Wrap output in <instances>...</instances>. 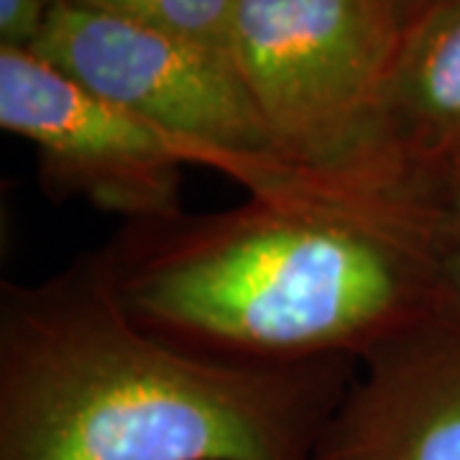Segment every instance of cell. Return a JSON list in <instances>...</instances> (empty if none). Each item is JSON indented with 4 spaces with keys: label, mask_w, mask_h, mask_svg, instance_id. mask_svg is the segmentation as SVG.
<instances>
[{
    "label": "cell",
    "mask_w": 460,
    "mask_h": 460,
    "mask_svg": "<svg viewBox=\"0 0 460 460\" xmlns=\"http://www.w3.org/2000/svg\"><path fill=\"white\" fill-rule=\"evenodd\" d=\"M0 126L36 148L51 198H80L126 223L184 213L181 169L195 164L192 151L31 49L0 47Z\"/></svg>",
    "instance_id": "cell-5"
},
{
    "label": "cell",
    "mask_w": 460,
    "mask_h": 460,
    "mask_svg": "<svg viewBox=\"0 0 460 460\" xmlns=\"http://www.w3.org/2000/svg\"><path fill=\"white\" fill-rule=\"evenodd\" d=\"M402 33L396 0H235L230 54L292 164L428 195L381 136V100Z\"/></svg>",
    "instance_id": "cell-3"
},
{
    "label": "cell",
    "mask_w": 460,
    "mask_h": 460,
    "mask_svg": "<svg viewBox=\"0 0 460 460\" xmlns=\"http://www.w3.org/2000/svg\"><path fill=\"white\" fill-rule=\"evenodd\" d=\"M428 187L435 210V253L447 295L460 307V148L429 172Z\"/></svg>",
    "instance_id": "cell-9"
},
{
    "label": "cell",
    "mask_w": 460,
    "mask_h": 460,
    "mask_svg": "<svg viewBox=\"0 0 460 460\" xmlns=\"http://www.w3.org/2000/svg\"><path fill=\"white\" fill-rule=\"evenodd\" d=\"M49 8L51 0H0V47L31 49Z\"/></svg>",
    "instance_id": "cell-10"
},
{
    "label": "cell",
    "mask_w": 460,
    "mask_h": 460,
    "mask_svg": "<svg viewBox=\"0 0 460 460\" xmlns=\"http://www.w3.org/2000/svg\"><path fill=\"white\" fill-rule=\"evenodd\" d=\"M381 136L396 166L422 184L460 148V0H440L404 23L381 100Z\"/></svg>",
    "instance_id": "cell-7"
},
{
    "label": "cell",
    "mask_w": 460,
    "mask_h": 460,
    "mask_svg": "<svg viewBox=\"0 0 460 460\" xmlns=\"http://www.w3.org/2000/svg\"><path fill=\"white\" fill-rule=\"evenodd\" d=\"M399 3V11H402V18H404V23L414 18L417 13H422L425 8L429 5H435V3H440V0H396Z\"/></svg>",
    "instance_id": "cell-11"
},
{
    "label": "cell",
    "mask_w": 460,
    "mask_h": 460,
    "mask_svg": "<svg viewBox=\"0 0 460 460\" xmlns=\"http://www.w3.org/2000/svg\"><path fill=\"white\" fill-rule=\"evenodd\" d=\"M358 366L313 460H460V307L396 330Z\"/></svg>",
    "instance_id": "cell-6"
},
{
    "label": "cell",
    "mask_w": 460,
    "mask_h": 460,
    "mask_svg": "<svg viewBox=\"0 0 460 460\" xmlns=\"http://www.w3.org/2000/svg\"><path fill=\"white\" fill-rule=\"evenodd\" d=\"M95 253L141 328L217 361H358L453 302L432 199L341 181L126 223Z\"/></svg>",
    "instance_id": "cell-1"
},
{
    "label": "cell",
    "mask_w": 460,
    "mask_h": 460,
    "mask_svg": "<svg viewBox=\"0 0 460 460\" xmlns=\"http://www.w3.org/2000/svg\"><path fill=\"white\" fill-rule=\"evenodd\" d=\"M356 358L233 363L144 330L84 253L0 289V460H313Z\"/></svg>",
    "instance_id": "cell-2"
},
{
    "label": "cell",
    "mask_w": 460,
    "mask_h": 460,
    "mask_svg": "<svg viewBox=\"0 0 460 460\" xmlns=\"http://www.w3.org/2000/svg\"><path fill=\"white\" fill-rule=\"evenodd\" d=\"M230 51L235 0H51Z\"/></svg>",
    "instance_id": "cell-8"
},
{
    "label": "cell",
    "mask_w": 460,
    "mask_h": 460,
    "mask_svg": "<svg viewBox=\"0 0 460 460\" xmlns=\"http://www.w3.org/2000/svg\"><path fill=\"white\" fill-rule=\"evenodd\" d=\"M31 51L251 195H292L328 180L284 156L228 49L51 3Z\"/></svg>",
    "instance_id": "cell-4"
}]
</instances>
